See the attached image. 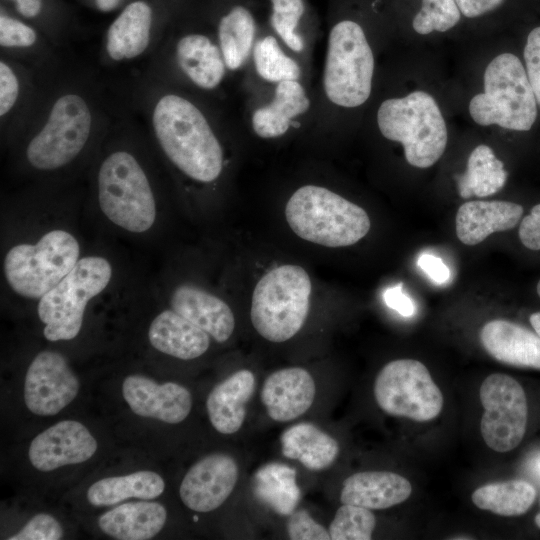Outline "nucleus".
I'll list each match as a JSON object with an SVG mask.
<instances>
[{
  "mask_svg": "<svg viewBox=\"0 0 540 540\" xmlns=\"http://www.w3.org/2000/svg\"><path fill=\"white\" fill-rule=\"evenodd\" d=\"M151 128L165 158L189 179L211 183L224 165L222 145L210 122L191 100L165 93L154 103Z\"/></svg>",
  "mask_w": 540,
  "mask_h": 540,
  "instance_id": "nucleus-1",
  "label": "nucleus"
},
{
  "mask_svg": "<svg viewBox=\"0 0 540 540\" xmlns=\"http://www.w3.org/2000/svg\"><path fill=\"white\" fill-rule=\"evenodd\" d=\"M96 201L102 216L123 232L143 235L157 224L156 189L140 157L128 148H115L102 158Z\"/></svg>",
  "mask_w": 540,
  "mask_h": 540,
  "instance_id": "nucleus-2",
  "label": "nucleus"
},
{
  "mask_svg": "<svg viewBox=\"0 0 540 540\" xmlns=\"http://www.w3.org/2000/svg\"><path fill=\"white\" fill-rule=\"evenodd\" d=\"M82 257L77 236L65 227H52L35 239L9 246L2 262L6 285L17 296L38 301L53 289Z\"/></svg>",
  "mask_w": 540,
  "mask_h": 540,
  "instance_id": "nucleus-3",
  "label": "nucleus"
},
{
  "mask_svg": "<svg viewBox=\"0 0 540 540\" xmlns=\"http://www.w3.org/2000/svg\"><path fill=\"white\" fill-rule=\"evenodd\" d=\"M285 217L301 239L325 247L351 246L370 230L367 212L321 186L305 185L289 198Z\"/></svg>",
  "mask_w": 540,
  "mask_h": 540,
  "instance_id": "nucleus-4",
  "label": "nucleus"
},
{
  "mask_svg": "<svg viewBox=\"0 0 540 540\" xmlns=\"http://www.w3.org/2000/svg\"><path fill=\"white\" fill-rule=\"evenodd\" d=\"M539 111L523 61L511 52L497 55L487 65L484 92L469 103L470 116L477 124L515 132L532 130Z\"/></svg>",
  "mask_w": 540,
  "mask_h": 540,
  "instance_id": "nucleus-5",
  "label": "nucleus"
},
{
  "mask_svg": "<svg viewBox=\"0 0 540 540\" xmlns=\"http://www.w3.org/2000/svg\"><path fill=\"white\" fill-rule=\"evenodd\" d=\"M377 125L386 139L402 144L406 161L417 168L435 164L447 146L444 117L436 100L425 91L383 101Z\"/></svg>",
  "mask_w": 540,
  "mask_h": 540,
  "instance_id": "nucleus-6",
  "label": "nucleus"
},
{
  "mask_svg": "<svg viewBox=\"0 0 540 540\" xmlns=\"http://www.w3.org/2000/svg\"><path fill=\"white\" fill-rule=\"evenodd\" d=\"M113 277L114 268L107 257L82 255L72 270L37 301L44 337L51 342L76 338L87 307L108 290Z\"/></svg>",
  "mask_w": 540,
  "mask_h": 540,
  "instance_id": "nucleus-7",
  "label": "nucleus"
},
{
  "mask_svg": "<svg viewBox=\"0 0 540 540\" xmlns=\"http://www.w3.org/2000/svg\"><path fill=\"white\" fill-rule=\"evenodd\" d=\"M311 280L298 265L284 264L265 273L251 300V322L270 342H284L303 327L310 309Z\"/></svg>",
  "mask_w": 540,
  "mask_h": 540,
  "instance_id": "nucleus-8",
  "label": "nucleus"
},
{
  "mask_svg": "<svg viewBox=\"0 0 540 540\" xmlns=\"http://www.w3.org/2000/svg\"><path fill=\"white\" fill-rule=\"evenodd\" d=\"M93 124V111L82 95L75 92L61 94L29 139L24 150L26 163L40 173L67 167L84 152L92 136Z\"/></svg>",
  "mask_w": 540,
  "mask_h": 540,
  "instance_id": "nucleus-9",
  "label": "nucleus"
},
{
  "mask_svg": "<svg viewBox=\"0 0 540 540\" xmlns=\"http://www.w3.org/2000/svg\"><path fill=\"white\" fill-rule=\"evenodd\" d=\"M374 56L362 26L355 20L336 21L328 35L323 72L327 98L337 106L364 104L372 90Z\"/></svg>",
  "mask_w": 540,
  "mask_h": 540,
  "instance_id": "nucleus-10",
  "label": "nucleus"
},
{
  "mask_svg": "<svg viewBox=\"0 0 540 540\" xmlns=\"http://www.w3.org/2000/svg\"><path fill=\"white\" fill-rule=\"evenodd\" d=\"M374 396L387 414L418 422L436 418L444 402L426 366L415 359L387 363L375 379Z\"/></svg>",
  "mask_w": 540,
  "mask_h": 540,
  "instance_id": "nucleus-11",
  "label": "nucleus"
},
{
  "mask_svg": "<svg viewBox=\"0 0 540 540\" xmlns=\"http://www.w3.org/2000/svg\"><path fill=\"white\" fill-rule=\"evenodd\" d=\"M479 396L484 408L480 430L487 446L497 452L516 448L524 437L528 419L522 386L507 374L494 373L482 382Z\"/></svg>",
  "mask_w": 540,
  "mask_h": 540,
  "instance_id": "nucleus-12",
  "label": "nucleus"
},
{
  "mask_svg": "<svg viewBox=\"0 0 540 540\" xmlns=\"http://www.w3.org/2000/svg\"><path fill=\"white\" fill-rule=\"evenodd\" d=\"M78 391V378L60 352L44 350L34 357L24 384V401L32 413L55 415L75 399Z\"/></svg>",
  "mask_w": 540,
  "mask_h": 540,
  "instance_id": "nucleus-13",
  "label": "nucleus"
},
{
  "mask_svg": "<svg viewBox=\"0 0 540 540\" xmlns=\"http://www.w3.org/2000/svg\"><path fill=\"white\" fill-rule=\"evenodd\" d=\"M237 479L238 466L231 456L210 454L188 470L180 484V498L193 511L210 512L230 496Z\"/></svg>",
  "mask_w": 540,
  "mask_h": 540,
  "instance_id": "nucleus-14",
  "label": "nucleus"
},
{
  "mask_svg": "<svg viewBox=\"0 0 540 540\" xmlns=\"http://www.w3.org/2000/svg\"><path fill=\"white\" fill-rule=\"evenodd\" d=\"M98 447L85 425L64 420L39 433L31 442L28 457L38 470L48 472L90 459Z\"/></svg>",
  "mask_w": 540,
  "mask_h": 540,
  "instance_id": "nucleus-15",
  "label": "nucleus"
},
{
  "mask_svg": "<svg viewBox=\"0 0 540 540\" xmlns=\"http://www.w3.org/2000/svg\"><path fill=\"white\" fill-rule=\"evenodd\" d=\"M122 394L130 409L142 417L177 424L190 413L192 397L182 385L156 383L143 375H129L122 384Z\"/></svg>",
  "mask_w": 540,
  "mask_h": 540,
  "instance_id": "nucleus-16",
  "label": "nucleus"
},
{
  "mask_svg": "<svg viewBox=\"0 0 540 540\" xmlns=\"http://www.w3.org/2000/svg\"><path fill=\"white\" fill-rule=\"evenodd\" d=\"M168 303L169 308L203 329L218 343L227 341L234 331L235 317L230 306L199 286L177 285L171 290Z\"/></svg>",
  "mask_w": 540,
  "mask_h": 540,
  "instance_id": "nucleus-17",
  "label": "nucleus"
},
{
  "mask_svg": "<svg viewBox=\"0 0 540 540\" xmlns=\"http://www.w3.org/2000/svg\"><path fill=\"white\" fill-rule=\"evenodd\" d=\"M316 386L311 374L301 367L277 370L264 380L261 400L268 416L288 422L303 415L313 404Z\"/></svg>",
  "mask_w": 540,
  "mask_h": 540,
  "instance_id": "nucleus-18",
  "label": "nucleus"
},
{
  "mask_svg": "<svg viewBox=\"0 0 540 540\" xmlns=\"http://www.w3.org/2000/svg\"><path fill=\"white\" fill-rule=\"evenodd\" d=\"M523 213L524 208L521 204L510 201H468L457 211L456 235L463 244L474 246L495 232L515 228L520 223Z\"/></svg>",
  "mask_w": 540,
  "mask_h": 540,
  "instance_id": "nucleus-19",
  "label": "nucleus"
},
{
  "mask_svg": "<svg viewBox=\"0 0 540 540\" xmlns=\"http://www.w3.org/2000/svg\"><path fill=\"white\" fill-rule=\"evenodd\" d=\"M480 340L497 361L540 370V337L536 332L512 321L495 319L483 326Z\"/></svg>",
  "mask_w": 540,
  "mask_h": 540,
  "instance_id": "nucleus-20",
  "label": "nucleus"
},
{
  "mask_svg": "<svg viewBox=\"0 0 540 540\" xmlns=\"http://www.w3.org/2000/svg\"><path fill=\"white\" fill-rule=\"evenodd\" d=\"M150 344L169 356L191 360L203 355L210 346V335L168 308L159 312L148 329Z\"/></svg>",
  "mask_w": 540,
  "mask_h": 540,
  "instance_id": "nucleus-21",
  "label": "nucleus"
},
{
  "mask_svg": "<svg viewBox=\"0 0 540 540\" xmlns=\"http://www.w3.org/2000/svg\"><path fill=\"white\" fill-rule=\"evenodd\" d=\"M153 24V10L144 0L127 4L110 24L105 48L113 61L131 60L148 48Z\"/></svg>",
  "mask_w": 540,
  "mask_h": 540,
  "instance_id": "nucleus-22",
  "label": "nucleus"
},
{
  "mask_svg": "<svg viewBox=\"0 0 540 540\" xmlns=\"http://www.w3.org/2000/svg\"><path fill=\"white\" fill-rule=\"evenodd\" d=\"M412 492L410 482L389 471H365L349 476L343 483L340 500L373 509H386L407 500Z\"/></svg>",
  "mask_w": 540,
  "mask_h": 540,
  "instance_id": "nucleus-23",
  "label": "nucleus"
},
{
  "mask_svg": "<svg viewBox=\"0 0 540 540\" xmlns=\"http://www.w3.org/2000/svg\"><path fill=\"white\" fill-rule=\"evenodd\" d=\"M255 390V376L239 370L218 383L209 393L206 408L212 426L222 434L237 432L246 416V404Z\"/></svg>",
  "mask_w": 540,
  "mask_h": 540,
  "instance_id": "nucleus-24",
  "label": "nucleus"
},
{
  "mask_svg": "<svg viewBox=\"0 0 540 540\" xmlns=\"http://www.w3.org/2000/svg\"><path fill=\"white\" fill-rule=\"evenodd\" d=\"M166 518V509L158 502H128L103 513L98 525L115 539L147 540L161 531Z\"/></svg>",
  "mask_w": 540,
  "mask_h": 540,
  "instance_id": "nucleus-25",
  "label": "nucleus"
},
{
  "mask_svg": "<svg viewBox=\"0 0 540 540\" xmlns=\"http://www.w3.org/2000/svg\"><path fill=\"white\" fill-rule=\"evenodd\" d=\"M176 60L187 78L206 90L221 84L227 68L220 47L201 33H189L178 40Z\"/></svg>",
  "mask_w": 540,
  "mask_h": 540,
  "instance_id": "nucleus-26",
  "label": "nucleus"
},
{
  "mask_svg": "<svg viewBox=\"0 0 540 540\" xmlns=\"http://www.w3.org/2000/svg\"><path fill=\"white\" fill-rule=\"evenodd\" d=\"M309 107L310 100L298 80L277 83L272 101L253 112V130L261 138L280 137L288 131L292 120Z\"/></svg>",
  "mask_w": 540,
  "mask_h": 540,
  "instance_id": "nucleus-27",
  "label": "nucleus"
},
{
  "mask_svg": "<svg viewBox=\"0 0 540 540\" xmlns=\"http://www.w3.org/2000/svg\"><path fill=\"white\" fill-rule=\"evenodd\" d=\"M282 454L298 460L312 471L331 466L339 453L337 441L312 423H298L287 428L280 437Z\"/></svg>",
  "mask_w": 540,
  "mask_h": 540,
  "instance_id": "nucleus-28",
  "label": "nucleus"
},
{
  "mask_svg": "<svg viewBox=\"0 0 540 540\" xmlns=\"http://www.w3.org/2000/svg\"><path fill=\"white\" fill-rule=\"evenodd\" d=\"M257 30L252 10L235 2L219 17L217 36L226 67L239 69L249 57Z\"/></svg>",
  "mask_w": 540,
  "mask_h": 540,
  "instance_id": "nucleus-29",
  "label": "nucleus"
},
{
  "mask_svg": "<svg viewBox=\"0 0 540 540\" xmlns=\"http://www.w3.org/2000/svg\"><path fill=\"white\" fill-rule=\"evenodd\" d=\"M165 489L163 478L153 471H137L128 475L107 477L93 483L87 499L94 506H110L129 498L154 499Z\"/></svg>",
  "mask_w": 540,
  "mask_h": 540,
  "instance_id": "nucleus-30",
  "label": "nucleus"
},
{
  "mask_svg": "<svg viewBox=\"0 0 540 540\" xmlns=\"http://www.w3.org/2000/svg\"><path fill=\"white\" fill-rule=\"evenodd\" d=\"M507 178L504 163L481 144L470 153L466 170L457 179L458 193L464 199L491 196L505 186Z\"/></svg>",
  "mask_w": 540,
  "mask_h": 540,
  "instance_id": "nucleus-31",
  "label": "nucleus"
},
{
  "mask_svg": "<svg viewBox=\"0 0 540 540\" xmlns=\"http://www.w3.org/2000/svg\"><path fill=\"white\" fill-rule=\"evenodd\" d=\"M536 490L524 480L495 482L477 488L472 502L482 510H488L502 516L524 514L532 506Z\"/></svg>",
  "mask_w": 540,
  "mask_h": 540,
  "instance_id": "nucleus-32",
  "label": "nucleus"
},
{
  "mask_svg": "<svg viewBox=\"0 0 540 540\" xmlns=\"http://www.w3.org/2000/svg\"><path fill=\"white\" fill-rule=\"evenodd\" d=\"M295 471L275 464L262 468L255 476V492L280 514H291L299 500Z\"/></svg>",
  "mask_w": 540,
  "mask_h": 540,
  "instance_id": "nucleus-33",
  "label": "nucleus"
},
{
  "mask_svg": "<svg viewBox=\"0 0 540 540\" xmlns=\"http://www.w3.org/2000/svg\"><path fill=\"white\" fill-rule=\"evenodd\" d=\"M253 59L258 75L269 82L299 80L298 63L281 49L274 36H265L253 48Z\"/></svg>",
  "mask_w": 540,
  "mask_h": 540,
  "instance_id": "nucleus-34",
  "label": "nucleus"
},
{
  "mask_svg": "<svg viewBox=\"0 0 540 540\" xmlns=\"http://www.w3.org/2000/svg\"><path fill=\"white\" fill-rule=\"evenodd\" d=\"M268 2L271 27L291 50L301 52L304 41L297 29L306 14L305 0H268Z\"/></svg>",
  "mask_w": 540,
  "mask_h": 540,
  "instance_id": "nucleus-35",
  "label": "nucleus"
},
{
  "mask_svg": "<svg viewBox=\"0 0 540 540\" xmlns=\"http://www.w3.org/2000/svg\"><path fill=\"white\" fill-rule=\"evenodd\" d=\"M376 519L370 509L343 504L329 525L332 540H370Z\"/></svg>",
  "mask_w": 540,
  "mask_h": 540,
  "instance_id": "nucleus-36",
  "label": "nucleus"
},
{
  "mask_svg": "<svg viewBox=\"0 0 540 540\" xmlns=\"http://www.w3.org/2000/svg\"><path fill=\"white\" fill-rule=\"evenodd\" d=\"M461 15L455 0H421V9L414 16L412 26L421 35L445 32L459 23Z\"/></svg>",
  "mask_w": 540,
  "mask_h": 540,
  "instance_id": "nucleus-37",
  "label": "nucleus"
},
{
  "mask_svg": "<svg viewBox=\"0 0 540 540\" xmlns=\"http://www.w3.org/2000/svg\"><path fill=\"white\" fill-rule=\"evenodd\" d=\"M38 35L27 23L9 16L0 15V45L6 49H27L35 45Z\"/></svg>",
  "mask_w": 540,
  "mask_h": 540,
  "instance_id": "nucleus-38",
  "label": "nucleus"
},
{
  "mask_svg": "<svg viewBox=\"0 0 540 540\" xmlns=\"http://www.w3.org/2000/svg\"><path fill=\"white\" fill-rule=\"evenodd\" d=\"M522 61L540 109V25L527 34L523 47Z\"/></svg>",
  "mask_w": 540,
  "mask_h": 540,
  "instance_id": "nucleus-39",
  "label": "nucleus"
},
{
  "mask_svg": "<svg viewBox=\"0 0 540 540\" xmlns=\"http://www.w3.org/2000/svg\"><path fill=\"white\" fill-rule=\"evenodd\" d=\"M63 536V528L51 515L40 513L9 540H59Z\"/></svg>",
  "mask_w": 540,
  "mask_h": 540,
  "instance_id": "nucleus-40",
  "label": "nucleus"
},
{
  "mask_svg": "<svg viewBox=\"0 0 540 540\" xmlns=\"http://www.w3.org/2000/svg\"><path fill=\"white\" fill-rule=\"evenodd\" d=\"M292 540H329V531L317 523L305 509L292 512L286 522Z\"/></svg>",
  "mask_w": 540,
  "mask_h": 540,
  "instance_id": "nucleus-41",
  "label": "nucleus"
},
{
  "mask_svg": "<svg viewBox=\"0 0 540 540\" xmlns=\"http://www.w3.org/2000/svg\"><path fill=\"white\" fill-rule=\"evenodd\" d=\"M20 96L19 77L6 61H0V116H7Z\"/></svg>",
  "mask_w": 540,
  "mask_h": 540,
  "instance_id": "nucleus-42",
  "label": "nucleus"
},
{
  "mask_svg": "<svg viewBox=\"0 0 540 540\" xmlns=\"http://www.w3.org/2000/svg\"><path fill=\"white\" fill-rule=\"evenodd\" d=\"M518 236L524 247L532 251L540 250V203L534 205L520 223Z\"/></svg>",
  "mask_w": 540,
  "mask_h": 540,
  "instance_id": "nucleus-43",
  "label": "nucleus"
},
{
  "mask_svg": "<svg viewBox=\"0 0 540 540\" xmlns=\"http://www.w3.org/2000/svg\"><path fill=\"white\" fill-rule=\"evenodd\" d=\"M417 265L436 284H444L450 278V271L440 257L432 254H421L417 259Z\"/></svg>",
  "mask_w": 540,
  "mask_h": 540,
  "instance_id": "nucleus-44",
  "label": "nucleus"
},
{
  "mask_svg": "<svg viewBox=\"0 0 540 540\" xmlns=\"http://www.w3.org/2000/svg\"><path fill=\"white\" fill-rule=\"evenodd\" d=\"M383 297L390 308L404 317H411L416 312L413 301L402 291V283L386 289Z\"/></svg>",
  "mask_w": 540,
  "mask_h": 540,
  "instance_id": "nucleus-45",
  "label": "nucleus"
},
{
  "mask_svg": "<svg viewBox=\"0 0 540 540\" xmlns=\"http://www.w3.org/2000/svg\"><path fill=\"white\" fill-rule=\"evenodd\" d=\"M506 0H455L461 14L466 18L481 17L498 9Z\"/></svg>",
  "mask_w": 540,
  "mask_h": 540,
  "instance_id": "nucleus-46",
  "label": "nucleus"
},
{
  "mask_svg": "<svg viewBox=\"0 0 540 540\" xmlns=\"http://www.w3.org/2000/svg\"><path fill=\"white\" fill-rule=\"evenodd\" d=\"M15 4L18 13L24 18H36L43 9L44 0H10Z\"/></svg>",
  "mask_w": 540,
  "mask_h": 540,
  "instance_id": "nucleus-47",
  "label": "nucleus"
},
{
  "mask_svg": "<svg viewBox=\"0 0 540 540\" xmlns=\"http://www.w3.org/2000/svg\"><path fill=\"white\" fill-rule=\"evenodd\" d=\"M121 0H95L97 8L102 12H109L114 10Z\"/></svg>",
  "mask_w": 540,
  "mask_h": 540,
  "instance_id": "nucleus-48",
  "label": "nucleus"
},
{
  "mask_svg": "<svg viewBox=\"0 0 540 540\" xmlns=\"http://www.w3.org/2000/svg\"><path fill=\"white\" fill-rule=\"evenodd\" d=\"M529 321L534 331L540 337V311L532 313L529 317Z\"/></svg>",
  "mask_w": 540,
  "mask_h": 540,
  "instance_id": "nucleus-49",
  "label": "nucleus"
},
{
  "mask_svg": "<svg viewBox=\"0 0 540 540\" xmlns=\"http://www.w3.org/2000/svg\"><path fill=\"white\" fill-rule=\"evenodd\" d=\"M535 524L538 528H540V513H538L535 517Z\"/></svg>",
  "mask_w": 540,
  "mask_h": 540,
  "instance_id": "nucleus-50",
  "label": "nucleus"
},
{
  "mask_svg": "<svg viewBox=\"0 0 540 540\" xmlns=\"http://www.w3.org/2000/svg\"><path fill=\"white\" fill-rule=\"evenodd\" d=\"M536 292H537V295L540 298V279H539V281L537 282V285H536Z\"/></svg>",
  "mask_w": 540,
  "mask_h": 540,
  "instance_id": "nucleus-51",
  "label": "nucleus"
},
{
  "mask_svg": "<svg viewBox=\"0 0 540 540\" xmlns=\"http://www.w3.org/2000/svg\"><path fill=\"white\" fill-rule=\"evenodd\" d=\"M538 468H539V470H540V460H539V462H538Z\"/></svg>",
  "mask_w": 540,
  "mask_h": 540,
  "instance_id": "nucleus-52",
  "label": "nucleus"
}]
</instances>
